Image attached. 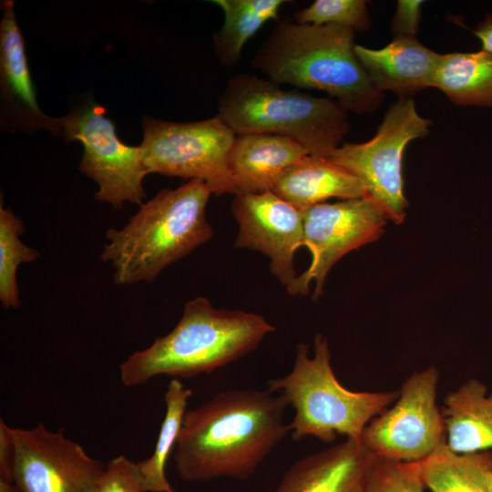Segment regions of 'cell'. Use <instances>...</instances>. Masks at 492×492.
<instances>
[{
  "label": "cell",
  "instance_id": "cell-11",
  "mask_svg": "<svg viewBox=\"0 0 492 492\" xmlns=\"http://www.w3.org/2000/svg\"><path fill=\"white\" fill-rule=\"evenodd\" d=\"M301 212L303 246L309 249L312 261L287 291L291 295H305L314 281L313 299L317 301L332 267L348 252L378 240L388 220L369 197L323 202Z\"/></svg>",
  "mask_w": 492,
  "mask_h": 492
},
{
  "label": "cell",
  "instance_id": "cell-23",
  "mask_svg": "<svg viewBox=\"0 0 492 492\" xmlns=\"http://www.w3.org/2000/svg\"><path fill=\"white\" fill-rule=\"evenodd\" d=\"M492 452L457 455L446 444L420 461L423 481L431 492H487L485 473Z\"/></svg>",
  "mask_w": 492,
  "mask_h": 492
},
{
  "label": "cell",
  "instance_id": "cell-30",
  "mask_svg": "<svg viewBox=\"0 0 492 492\" xmlns=\"http://www.w3.org/2000/svg\"><path fill=\"white\" fill-rule=\"evenodd\" d=\"M473 33L482 44V50L492 53V15L488 14Z\"/></svg>",
  "mask_w": 492,
  "mask_h": 492
},
{
  "label": "cell",
  "instance_id": "cell-20",
  "mask_svg": "<svg viewBox=\"0 0 492 492\" xmlns=\"http://www.w3.org/2000/svg\"><path fill=\"white\" fill-rule=\"evenodd\" d=\"M432 87L459 106L492 107V53L441 54Z\"/></svg>",
  "mask_w": 492,
  "mask_h": 492
},
{
  "label": "cell",
  "instance_id": "cell-10",
  "mask_svg": "<svg viewBox=\"0 0 492 492\" xmlns=\"http://www.w3.org/2000/svg\"><path fill=\"white\" fill-rule=\"evenodd\" d=\"M439 372H414L396 400L364 428L360 442L374 456L397 462H420L446 444V426L436 405Z\"/></svg>",
  "mask_w": 492,
  "mask_h": 492
},
{
  "label": "cell",
  "instance_id": "cell-32",
  "mask_svg": "<svg viewBox=\"0 0 492 492\" xmlns=\"http://www.w3.org/2000/svg\"><path fill=\"white\" fill-rule=\"evenodd\" d=\"M0 492H20L14 484L0 481Z\"/></svg>",
  "mask_w": 492,
  "mask_h": 492
},
{
  "label": "cell",
  "instance_id": "cell-6",
  "mask_svg": "<svg viewBox=\"0 0 492 492\" xmlns=\"http://www.w3.org/2000/svg\"><path fill=\"white\" fill-rule=\"evenodd\" d=\"M266 389L293 408L289 424L293 440L312 436L325 443L337 436L360 441L365 426L398 396V391L354 392L342 385L331 364L328 340L321 333L315 335L313 355L300 343L291 372L270 379Z\"/></svg>",
  "mask_w": 492,
  "mask_h": 492
},
{
  "label": "cell",
  "instance_id": "cell-21",
  "mask_svg": "<svg viewBox=\"0 0 492 492\" xmlns=\"http://www.w3.org/2000/svg\"><path fill=\"white\" fill-rule=\"evenodd\" d=\"M224 15L220 29L213 35L219 61L227 67L239 63L245 44L270 20L277 19L284 0H213Z\"/></svg>",
  "mask_w": 492,
  "mask_h": 492
},
{
  "label": "cell",
  "instance_id": "cell-25",
  "mask_svg": "<svg viewBox=\"0 0 492 492\" xmlns=\"http://www.w3.org/2000/svg\"><path fill=\"white\" fill-rule=\"evenodd\" d=\"M364 0H316L294 14V21L308 25H332L366 31L371 19Z\"/></svg>",
  "mask_w": 492,
  "mask_h": 492
},
{
  "label": "cell",
  "instance_id": "cell-5",
  "mask_svg": "<svg viewBox=\"0 0 492 492\" xmlns=\"http://www.w3.org/2000/svg\"><path fill=\"white\" fill-rule=\"evenodd\" d=\"M217 115L236 135L283 136L321 158H329L350 130L347 111L333 98L282 88L249 73L230 78Z\"/></svg>",
  "mask_w": 492,
  "mask_h": 492
},
{
  "label": "cell",
  "instance_id": "cell-12",
  "mask_svg": "<svg viewBox=\"0 0 492 492\" xmlns=\"http://www.w3.org/2000/svg\"><path fill=\"white\" fill-rule=\"evenodd\" d=\"M15 445L14 485L20 492H97L106 465L87 455L62 429L42 423L11 428Z\"/></svg>",
  "mask_w": 492,
  "mask_h": 492
},
{
  "label": "cell",
  "instance_id": "cell-27",
  "mask_svg": "<svg viewBox=\"0 0 492 492\" xmlns=\"http://www.w3.org/2000/svg\"><path fill=\"white\" fill-rule=\"evenodd\" d=\"M97 492H145L137 463L123 455L112 458L99 478Z\"/></svg>",
  "mask_w": 492,
  "mask_h": 492
},
{
  "label": "cell",
  "instance_id": "cell-8",
  "mask_svg": "<svg viewBox=\"0 0 492 492\" xmlns=\"http://www.w3.org/2000/svg\"><path fill=\"white\" fill-rule=\"evenodd\" d=\"M431 120L421 117L411 97L390 106L374 136L362 143H342L328 158L364 184L367 197L388 220L401 224L408 201L404 192L403 158L407 145L425 137Z\"/></svg>",
  "mask_w": 492,
  "mask_h": 492
},
{
  "label": "cell",
  "instance_id": "cell-24",
  "mask_svg": "<svg viewBox=\"0 0 492 492\" xmlns=\"http://www.w3.org/2000/svg\"><path fill=\"white\" fill-rule=\"evenodd\" d=\"M23 221L10 209L0 206V302L5 309H17L21 300L16 272L23 262L39 257V251L22 242Z\"/></svg>",
  "mask_w": 492,
  "mask_h": 492
},
{
  "label": "cell",
  "instance_id": "cell-15",
  "mask_svg": "<svg viewBox=\"0 0 492 492\" xmlns=\"http://www.w3.org/2000/svg\"><path fill=\"white\" fill-rule=\"evenodd\" d=\"M374 458L360 441L346 439L294 462L274 492H364Z\"/></svg>",
  "mask_w": 492,
  "mask_h": 492
},
{
  "label": "cell",
  "instance_id": "cell-17",
  "mask_svg": "<svg viewBox=\"0 0 492 492\" xmlns=\"http://www.w3.org/2000/svg\"><path fill=\"white\" fill-rule=\"evenodd\" d=\"M294 140L273 134L236 135L228 167L238 194L272 190L291 166L308 156Z\"/></svg>",
  "mask_w": 492,
  "mask_h": 492
},
{
  "label": "cell",
  "instance_id": "cell-18",
  "mask_svg": "<svg viewBox=\"0 0 492 492\" xmlns=\"http://www.w3.org/2000/svg\"><path fill=\"white\" fill-rule=\"evenodd\" d=\"M272 191L300 211L332 198L367 197L364 184L353 173L328 158L311 155L285 170Z\"/></svg>",
  "mask_w": 492,
  "mask_h": 492
},
{
  "label": "cell",
  "instance_id": "cell-14",
  "mask_svg": "<svg viewBox=\"0 0 492 492\" xmlns=\"http://www.w3.org/2000/svg\"><path fill=\"white\" fill-rule=\"evenodd\" d=\"M1 11V128L5 131H21L26 134L46 130L55 136H60V118L46 115L37 104L24 38L15 18V2L2 1Z\"/></svg>",
  "mask_w": 492,
  "mask_h": 492
},
{
  "label": "cell",
  "instance_id": "cell-26",
  "mask_svg": "<svg viewBox=\"0 0 492 492\" xmlns=\"http://www.w3.org/2000/svg\"><path fill=\"white\" fill-rule=\"evenodd\" d=\"M420 462H397L374 456L364 492H424Z\"/></svg>",
  "mask_w": 492,
  "mask_h": 492
},
{
  "label": "cell",
  "instance_id": "cell-9",
  "mask_svg": "<svg viewBox=\"0 0 492 492\" xmlns=\"http://www.w3.org/2000/svg\"><path fill=\"white\" fill-rule=\"evenodd\" d=\"M106 109L90 102L75 108L61 119V137L79 141L83 155L78 169L93 179L97 201L122 209L125 202L141 205L146 198L143 180L149 174L139 146L123 143Z\"/></svg>",
  "mask_w": 492,
  "mask_h": 492
},
{
  "label": "cell",
  "instance_id": "cell-13",
  "mask_svg": "<svg viewBox=\"0 0 492 492\" xmlns=\"http://www.w3.org/2000/svg\"><path fill=\"white\" fill-rule=\"evenodd\" d=\"M231 212L239 227L235 247L267 255L272 275L289 290L297 277L294 254L303 246L302 212L272 190L235 195Z\"/></svg>",
  "mask_w": 492,
  "mask_h": 492
},
{
  "label": "cell",
  "instance_id": "cell-19",
  "mask_svg": "<svg viewBox=\"0 0 492 492\" xmlns=\"http://www.w3.org/2000/svg\"><path fill=\"white\" fill-rule=\"evenodd\" d=\"M441 412L450 451L467 455L492 449V394L483 383L470 379L450 392Z\"/></svg>",
  "mask_w": 492,
  "mask_h": 492
},
{
  "label": "cell",
  "instance_id": "cell-1",
  "mask_svg": "<svg viewBox=\"0 0 492 492\" xmlns=\"http://www.w3.org/2000/svg\"><path fill=\"white\" fill-rule=\"evenodd\" d=\"M287 406L267 389H242L187 410L173 455L178 476L191 483L248 479L290 432Z\"/></svg>",
  "mask_w": 492,
  "mask_h": 492
},
{
  "label": "cell",
  "instance_id": "cell-16",
  "mask_svg": "<svg viewBox=\"0 0 492 492\" xmlns=\"http://www.w3.org/2000/svg\"><path fill=\"white\" fill-rule=\"evenodd\" d=\"M355 55L373 86L399 97L432 87L441 54L427 48L415 36H395L382 48L354 46Z\"/></svg>",
  "mask_w": 492,
  "mask_h": 492
},
{
  "label": "cell",
  "instance_id": "cell-31",
  "mask_svg": "<svg viewBox=\"0 0 492 492\" xmlns=\"http://www.w3.org/2000/svg\"><path fill=\"white\" fill-rule=\"evenodd\" d=\"M485 485L487 492H492V466L485 473Z\"/></svg>",
  "mask_w": 492,
  "mask_h": 492
},
{
  "label": "cell",
  "instance_id": "cell-7",
  "mask_svg": "<svg viewBox=\"0 0 492 492\" xmlns=\"http://www.w3.org/2000/svg\"><path fill=\"white\" fill-rule=\"evenodd\" d=\"M142 132L138 146L149 174L200 179L218 196L238 194L228 167L236 134L218 115L192 122L144 116Z\"/></svg>",
  "mask_w": 492,
  "mask_h": 492
},
{
  "label": "cell",
  "instance_id": "cell-4",
  "mask_svg": "<svg viewBox=\"0 0 492 492\" xmlns=\"http://www.w3.org/2000/svg\"><path fill=\"white\" fill-rule=\"evenodd\" d=\"M211 191L200 179L159 190L120 229H109L100 258L114 269L116 284L152 282L169 265L207 242Z\"/></svg>",
  "mask_w": 492,
  "mask_h": 492
},
{
  "label": "cell",
  "instance_id": "cell-2",
  "mask_svg": "<svg viewBox=\"0 0 492 492\" xmlns=\"http://www.w3.org/2000/svg\"><path fill=\"white\" fill-rule=\"evenodd\" d=\"M354 37L350 28L283 19L259 46L251 66L278 85L325 92L347 112L373 113L384 94L358 60Z\"/></svg>",
  "mask_w": 492,
  "mask_h": 492
},
{
  "label": "cell",
  "instance_id": "cell-3",
  "mask_svg": "<svg viewBox=\"0 0 492 492\" xmlns=\"http://www.w3.org/2000/svg\"><path fill=\"white\" fill-rule=\"evenodd\" d=\"M274 330L260 314L216 309L207 298L197 297L186 302L169 333L120 364V380L131 387L158 375L180 379L209 374L250 354Z\"/></svg>",
  "mask_w": 492,
  "mask_h": 492
},
{
  "label": "cell",
  "instance_id": "cell-29",
  "mask_svg": "<svg viewBox=\"0 0 492 492\" xmlns=\"http://www.w3.org/2000/svg\"><path fill=\"white\" fill-rule=\"evenodd\" d=\"M15 445L9 427L0 420V481L14 484Z\"/></svg>",
  "mask_w": 492,
  "mask_h": 492
},
{
  "label": "cell",
  "instance_id": "cell-28",
  "mask_svg": "<svg viewBox=\"0 0 492 492\" xmlns=\"http://www.w3.org/2000/svg\"><path fill=\"white\" fill-rule=\"evenodd\" d=\"M420 0H399L391 22L395 36H415L419 29L422 5Z\"/></svg>",
  "mask_w": 492,
  "mask_h": 492
},
{
  "label": "cell",
  "instance_id": "cell-22",
  "mask_svg": "<svg viewBox=\"0 0 492 492\" xmlns=\"http://www.w3.org/2000/svg\"><path fill=\"white\" fill-rule=\"evenodd\" d=\"M192 391L172 378L164 401L166 412L152 455L137 463L145 492H177L166 477L167 461L175 449Z\"/></svg>",
  "mask_w": 492,
  "mask_h": 492
}]
</instances>
